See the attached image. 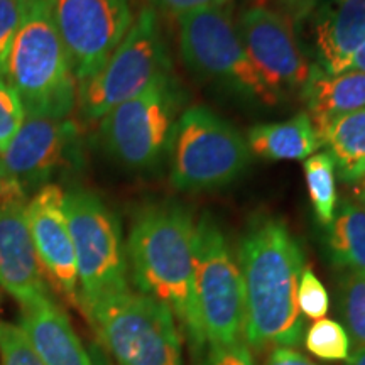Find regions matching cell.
I'll use <instances>...</instances> for the list:
<instances>
[{
  "label": "cell",
  "instance_id": "cell-1",
  "mask_svg": "<svg viewBox=\"0 0 365 365\" xmlns=\"http://www.w3.org/2000/svg\"><path fill=\"white\" fill-rule=\"evenodd\" d=\"M245 303V341L254 349H296L304 339L298 286L304 254L284 220L257 215L237 252Z\"/></svg>",
  "mask_w": 365,
  "mask_h": 365
},
{
  "label": "cell",
  "instance_id": "cell-2",
  "mask_svg": "<svg viewBox=\"0 0 365 365\" xmlns=\"http://www.w3.org/2000/svg\"><path fill=\"white\" fill-rule=\"evenodd\" d=\"M196 223L180 203H154L137 212L125 245L139 289L161 301L196 352L207 349L196 298Z\"/></svg>",
  "mask_w": 365,
  "mask_h": 365
},
{
  "label": "cell",
  "instance_id": "cell-3",
  "mask_svg": "<svg viewBox=\"0 0 365 365\" xmlns=\"http://www.w3.org/2000/svg\"><path fill=\"white\" fill-rule=\"evenodd\" d=\"M7 83L19 97L26 117L70 118L78 85L49 0H29L7 61Z\"/></svg>",
  "mask_w": 365,
  "mask_h": 365
},
{
  "label": "cell",
  "instance_id": "cell-4",
  "mask_svg": "<svg viewBox=\"0 0 365 365\" xmlns=\"http://www.w3.org/2000/svg\"><path fill=\"white\" fill-rule=\"evenodd\" d=\"M65 212L75 247L80 312L130 289L122 227L115 213L93 191L65 193Z\"/></svg>",
  "mask_w": 365,
  "mask_h": 365
},
{
  "label": "cell",
  "instance_id": "cell-5",
  "mask_svg": "<svg viewBox=\"0 0 365 365\" xmlns=\"http://www.w3.org/2000/svg\"><path fill=\"white\" fill-rule=\"evenodd\" d=\"M100 346L120 365H185L181 331L161 301L125 291L85 313Z\"/></svg>",
  "mask_w": 365,
  "mask_h": 365
},
{
  "label": "cell",
  "instance_id": "cell-6",
  "mask_svg": "<svg viewBox=\"0 0 365 365\" xmlns=\"http://www.w3.org/2000/svg\"><path fill=\"white\" fill-rule=\"evenodd\" d=\"M245 137L230 122L202 105L186 108L171 143V182L176 190L198 193L235 181L250 164Z\"/></svg>",
  "mask_w": 365,
  "mask_h": 365
},
{
  "label": "cell",
  "instance_id": "cell-7",
  "mask_svg": "<svg viewBox=\"0 0 365 365\" xmlns=\"http://www.w3.org/2000/svg\"><path fill=\"white\" fill-rule=\"evenodd\" d=\"M182 93L164 73L135 98L117 105L100 118L98 137L112 159L129 170H149L171 150Z\"/></svg>",
  "mask_w": 365,
  "mask_h": 365
},
{
  "label": "cell",
  "instance_id": "cell-8",
  "mask_svg": "<svg viewBox=\"0 0 365 365\" xmlns=\"http://www.w3.org/2000/svg\"><path fill=\"white\" fill-rule=\"evenodd\" d=\"M170 68L158 12L153 7L140 9L107 63L78 86L80 115L86 122L100 120L113 107L144 93Z\"/></svg>",
  "mask_w": 365,
  "mask_h": 365
},
{
  "label": "cell",
  "instance_id": "cell-9",
  "mask_svg": "<svg viewBox=\"0 0 365 365\" xmlns=\"http://www.w3.org/2000/svg\"><path fill=\"white\" fill-rule=\"evenodd\" d=\"M176 19L181 56L191 70L269 107L279 103L281 95L250 63L227 7L202 9Z\"/></svg>",
  "mask_w": 365,
  "mask_h": 365
},
{
  "label": "cell",
  "instance_id": "cell-10",
  "mask_svg": "<svg viewBox=\"0 0 365 365\" xmlns=\"http://www.w3.org/2000/svg\"><path fill=\"white\" fill-rule=\"evenodd\" d=\"M196 298L207 345L245 341L244 286L227 237L210 213L196 222Z\"/></svg>",
  "mask_w": 365,
  "mask_h": 365
},
{
  "label": "cell",
  "instance_id": "cell-11",
  "mask_svg": "<svg viewBox=\"0 0 365 365\" xmlns=\"http://www.w3.org/2000/svg\"><path fill=\"white\" fill-rule=\"evenodd\" d=\"M76 85L100 71L134 24L137 0H49Z\"/></svg>",
  "mask_w": 365,
  "mask_h": 365
},
{
  "label": "cell",
  "instance_id": "cell-12",
  "mask_svg": "<svg viewBox=\"0 0 365 365\" xmlns=\"http://www.w3.org/2000/svg\"><path fill=\"white\" fill-rule=\"evenodd\" d=\"M237 31L250 63L277 95L303 88L312 65L301 49L294 24L286 16L255 4L242 11Z\"/></svg>",
  "mask_w": 365,
  "mask_h": 365
},
{
  "label": "cell",
  "instance_id": "cell-13",
  "mask_svg": "<svg viewBox=\"0 0 365 365\" xmlns=\"http://www.w3.org/2000/svg\"><path fill=\"white\" fill-rule=\"evenodd\" d=\"M75 144L76 127L70 118L26 117L0 156L4 181L26 195L38 191L70 163Z\"/></svg>",
  "mask_w": 365,
  "mask_h": 365
},
{
  "label": "cell",
  "instance_id": "cell-14",
  "mask_svg": "<svg viewBox=\"0 0 365 365\" xmlns=\"http://www.w3.org/2000/svg\"><path fill=\"white\" fill-rule=\"evenodd\" d=\"M26 218L43 276L71 307L80 309L75 247L65 212V191L48 182L27 200Z\"/></svg>",
  "mask_w": 365,
  "mask_h": 365
},
{
  "label": "cell",
  "instance_id": "cell-15",
  "mask_svg": "<svg viewBox=\"0 0 365 365\" xmlns=\"http://www.w3.org/2000/svg\"><path fill=\"white\" fill-rule=\"evenodd\" d=\"M27 195L6 181L0 190V298L19 304L48 293L26 218Z\"/></svg>",
  "mask_w": 365,
  "mask_h": 365
},
{
  "label": "cell",
  "instance_id": "cell-16",
  "mask_svg": "<svg viewBox=\"0 0 365 365\" xmlns=\"http://www.w3.org/2000/svg\"><path fill=\"white\" fill-rule=\"evenodd\" d=\"M19 327L44 365H93L65 309L49 293L21 304Z\"/></svg>",
  "mask_w": 365,
  "mask_h": 365
},
{
  "label": "cell",
  "instance_id": "cell-17",
  "mask_svg": "<svg viewBox=\"0 0 365 365\" xmlns=\"http://www.w3.org/2000/svg\"><path fill=\"white\" fill-rule=\"evenodd\" d=\"M365 44V0H330L318 11L314 46L323 71L341 73Z\"/></svg>",
  "mask_w": 365,
  "mask_h": 365
},
{
  "label": "cell",
  "instance_id": "cell-18",
  "mask_svg": "<svg viewBox=\"0 0 365 365\" xmlns=\"http://www.w3.org/2000/svg\"><path fill=\"white\" fill-rule=\"evenodd\" d=\"M301 90L307 102V113L318 134L335 118L365 108V73L362 71L349 70L331 75L318 65H312L309 78Z\"/></svg>",
  "mask_w": 365,
  "mask_h": 365
},
{
  "label": "cell",
  "instance_id": "cell-19",
  "mask_svg": "<svg viewBox=\"0 0 365 365\" xmlns=\"http://www.w3.org/2000/svg\"><path fill=\"white\" fill-rule=\"evenodd\" d=\"M245 140L250 154L267 161H307L323 145L307 112L284 122L254 125Z\"/></svg>",
  "mask_w": 365,
  "mask_h": 365
},
{
  "label": "cell",
  "instance_id": "cell-20",
  "mask_svg": "<svg viewBox=\"0 0 365 365\" xmlns=\"http://www.w3.org/2000/svg\"><path fill=\"white\" fill-rule=\"evenodd\" d=\"M319 137L335 163L340 180L362 181L365 178V108L331 120Z\"/></svg>",
  "mask_w": 365,
  "mask_h": 365
},
{
  "label": "cell",
  "instance_id": "cell-21",
  "mask_svg": "<svg viewBox=\"0 0 365 365\" xmlns=\"http://www.w3.org/2000/svg\"><path fill=\"white\" fill-rule=\"evenodd\" d=\"M327 228L331 262L346 272L365 274V207L344 202Z\"/></svg>",
  "mask_w": 365,
  "mask_h": 365
},
{
  "label": "cell",
  "instance_id": "cell-22",
  "mask_svg": "<svg viewBox=\"0 0 365 365\" xmlns=\"http://www.w3.org/2000/svg\"><path fill=\"white\" fill-rule=\"evenodd\" d=\"M335 163L330 154L314 153L304 161V178H307L309 202L319 225L328 227L336 212V185Z\"/></svg>",
  "mask_w": 365,
  "mask_h": 365
},
{
  "label": "cell",
  "instance_id": "cell-23",
  "mask_svg": "<svg viewBox=\"0 0 365 365\" xmlns=\"http://www.w3.org/2000/svg\"><path fill=\"white\" fill-rule=\"evenodd\" d=\"M340 314L355 349L365 346V274L346 272L339 289Z\"/></svg>",
  "mask_w": 365,
  "mask_h": 365
},
{
  "label": "cell",
  "instance_id": "cell-24",
  "mask_svg": "<svg viewBox=\"0 0 365 365\" xmlns=\"http://www.w3.org/2000/svg\"><path fill=\"white\" fill-rule=\"evenodd\" d=\"M304 345L319 360L341 362L350 355V336L341 323L330 318L317 319L304 335Z\"/></svg>",
  "mask_w": 365,
  "mask_h": 365
},
{
  "label": "cell",
  "instance_id": "cell-25",
  "mask_svg": "<svg viewBox=\"0 0 365 365\" xmlns=\"http://www.w3.org/2000/svg\"><path fill=\"white\" fill-rule=\"evenodd\" d=\"M0 365H44L19 325L0 319Z\"/></svg>",
  "mask_w": 365,
  "mask_h": 365
},
{
  "label": "cell",
  "instance_id": "cell-26",
  "mask_svg": "<svg viewBox=\"0 0 365 365\" xmlns=\"http://www.w3.org/2000/svg\"><path fill=\"white\" fill-rule=\"evenodd\" d=\"M298 308L301 314L313 319L325 318L330 309V296L327 287L309 267H304L298 286Z\"/></svg>",
  "mask_w": 365,
  "mask_h": 365
},
{
  "label": "cell",
  "instance_id": "cell-27",
  "mask_svg": "<svg viewBox=\"0 0 365 365\" xmlns=\"http://www.w3.org/2000/svg\"><path fill=\"white\" fill-rule=\"evenodd\" d=\"M29 0H0V76L6 78L14 39L24 19Z\"/></svg>",
  "mask_w": 365,
  "mask_h": 365
},
{
  "label": "cell",
  "instance_id": "cell-28",
  "mask_svg": "<svg viewBox=\"0 0 365 365\" xmlns=\"http://www.w3.org/2000/svg\"><path fill=\"white\" fill-rule=\"evenodd\" d=\"M24 118L26 112L19 97L7 80L0 76V156L21 129Z\"/></svg>",
  "mask_w": 365,
  "mask_h": 365
},
{
  "label": "cell",
  "instance_id": "cell-29",
  "mask_svg": "<svg viewBox=\"0 0 365 365\" xmlns=\"http://www.w3.org/2000/svg\"><path fill=\"white\" fill-rule=\"evenodd\" d=\"M205 365H255L247 341L232 345H207Z\"/></svg>",
  "mask_w": 365,
  "mask_h": 365
},
{
  "label": "cell",
  "instance_id": "cell-30",
  "mask_svg": "<svg viewBox=\"0 0 365 365\" xmlns=\"http://www.w3.org/2000/svg\"><path fill=\"white\" fill-rule=\"evenodd\" d=\"M149 2L156 12L180 17L182 14L202 11V9L225 7L230 0H149Z\"/></svg>",
  "mask_w": 365,
  "mask_h": 365
},
{
  "label": "cell",
  "instance_id": "cell-31",
  "mask_svg": "<svg viewBox=\"0 0 365 365\" xmlns=\"http://www.w3.org/2000/svg\"><path fill=\"white\" fill-rule=\"evenodd\" d=\"M266 365H314L307 355L298 352L296 349L277 346L269 354Z\"/></svg>",
  "mask_w": 365,
  "mask_h": 365
},
{
  "label": "cell",
  "instance_id": "cell-32",
  "mask_svg": "<svg viewBox=\"0 0 365 365\" xmlns=\"http://www.w3.org/2000/svg\"><path fill=\"white\" fill-rule=\"evenodd\" d=\"M88 354H90L93 365H120V364H117L115 360H112L110 355L105 352L100 345H91Z\"/></svg>",
  "mask_w": 365,
  "mask_h": 365
},
{
  "label": "cell",
  "instance_id": "cell-33",
  "mask_svg": "<svg viewBox=\"0 0 365 365\" xmlns=\"http://www.w3.org/2000/svg\"><path fill=\"white\" fill-rule=\"evenodd\" d=\"M355 70V71H362L365 73V44L362 46V48L359 49L357 53L354 54L352 59L349 61V65H346V70Z\"/></svg>",
  "mask_w": 365,
  "mask_h": 365
},
{
  "label": "cell",
  "instance_id": "cell-34",
  "mask_svg": "<svg viewBox=\"0 0 365 365\" xmlns=\"http://www.w3.org/2000/svg\"><path fill=\"white\" fill-rule=\"evenodd\" d=\"M345 365H365V346L362 349H355L352 355H349Z\"/></svg>",
  "mask_w": 365,
  "mask_h": 365
},
{
  "label": "cell",
  "instance_id": "cell-35",
  "mask_svg": "<svg viewBox=\"0 0 365 365\" xmlns=\"http://www.w3.org/2000/svg\"><path fill=\"white\" fill-rule=\"evenodd\" d=\"M357 196H359L360 203H362L364 207H365V178L362 180V182H360V185H359V188H357Z\"/></svg>",
  "mask_w": 365,
  "mask_h": 365
},
{
  "label": "cell",
  "instance_id": "cell-36",
  "mask_svg": "<svg viewBox=\"0 0 365 365\" xmlns=\"http://www.w3.org/2000/svg\"><path fill=\"white\" fill-rule=\"evenodd\" d=\"M4 185H6V181H4V176H2V171H0V190L4 188Z\"/></svg>",
  "mask_w": 365,
  "mask_h": 365
}]
</instances>
